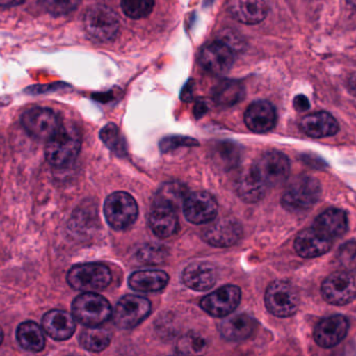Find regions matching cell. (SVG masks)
I'll return each instance as SVG.
<instances>
[{"instance_id":"cell-11","label":"cell","mask_w":356,"mask_h":356,"mask_svg":"<svg viewBox=\"0 0 356 356\" xmlns=\"http://www.w3.org/2000/svg\"><path fill=\"white\" fill-rule=\"evenodd\" d=\"M252 167L267 186L282 184L290 175V161L282 152H266Z\"/></svg>"},{"instance_id":"cell-31","label":"cell","mask_w":356,"mask_h":356,"mask_svg":"<svg viewBox=\"0 0 356 356\" xmlns=\"http://www.w3.org/2000/svg\"><path fill=\"white\" fill-rule=\"evenodd\" d=\"M188 188L179 181H170L161 186L156 193L154 202L168 205L177 209L184 205L188 197Z\"/></svg>"},{"instance_id":"cell-30","label":"cell","mask_w":356,"mask_h":356,"mask_svg":"<svg viewBox=\"0 0 356 356\" xmlns=\"http://www.w3.org/2000/svg\"><path fill=\"white\" fill-rule=\"evenodd\" d=\"M16 334L19 345L25 350L39 353L45 347L43 330L35 322H23L17 328Z\"/></svg>"},{"instance_id":"cell-37","label":"cell","mask_w":356,"mask_h":356,"mask_svg":"<svg viewBox=\"0 0 356 356\" xmlns=\"http://www.w3.org/2000/svg\"><path fill=\"white\" fill-rule=\"evenodd\" d=\"M46 10L54 16H63L73 12L81 3V0H43Z\"/></svg>"},{"instance_id":"cell-22","label":"cell","mask_w":356,"mask_h":356,"mask_svg":"<svg viewBox=\"0 0 356 356\" xmlns=\"http://www.w3.org/2000/svg\"><path fill=\"white\" fill-rule=\"evenodd\" d=\"M302 133L312 138L332 137L339 131L338 121L327 112H317L307 115L299 123Z\"/></svg>"},{"instance_id":"cell-35","label":"cell","mask_w":356,"mask_h":356,"mask_svg":"<svg viewBox=\"0 0 356 356\" xmlns=\"http://www.w3.org/2000/svg\"><path fill=\"white\" fill-rule=\"evenodd\" d=\"M154 0H121L123 13L131 19L147 17L154 10Z\"/></svg>"},{"instance_id":"cell-19","label":"cell","mask_w":356,"mask_h":356,"mask_svg":"<svg viewBox=\"0 0 356 356\" xmlns=\"http://www.w3.org/2000/svg\"><path fill=\"white\" fill-rule=\"evenodd\" d=\"M42 326L46 334L56 341H66L74 334V317L60 309H52L44 315Z\"/></svg>"},{"instance_id":"cell-20","label":"cell","mask_w":356,"mask_h":356,"mask_svg":"<svg viewBox=\"0 0 356 356\" xmlns=\"http://www.w3.org/2000/svg\"><path fill=\"white\" fill-rule=\"evenodd\" d=\"M217 282V271L211 264L196 261L191 264L182 273V282L198 292L209 290Z\"/></svg>"},{"instance_id":"cell-46","label":"cell","mask_w":356,"mask_h":356,"mask_svg":"<svg viewBox=\"0 0 356 356\" xmlns=\"http://www.w3.org/2000/svg\"><path fill=\"white\" fill-rule=\"evenodd\" d=\"M351 88H353V91H355L356 94V81L355 83H351Z\"/></svg>"},{"instance_id":"cell-12","label":"cell","mask_w":356,"mask_h":356,"mask_svg":"<svg viewBox=\"0 0 356 356\" xmlns=\"http://www.w3.org/2000/svg\"><path fill=\"white\" fill-rule=\"evenodd\" d=\"M241 290L236 286H224L215 292L203 297L201 309L213 317L230 315L240 305Z\"/></svg>"},{"instance_id":"cell-8","label":"cell","mask_w":356,"mask_h":356,"mask_svg":"<svg viewBox=\"0 0 356 356\" xmlns=\"http://www.w3.org/2000/svg\"><path fill=\"white\" fill-rule=\"evenodd\" d=\"M152 312L148 299L136 295H127L117 303L113 314L115 325L121 330H131L139 325Z\"/></svg>"},{"instance_id":"cell-2","label":"cell","mask_w":356,"mask_h":356,"mask_svg":"<svg viewBox=\"0 0 356 356\" xmlns=\"http://www.w3.org/2000/svg\"><path fill=\"white\" fill-rule=\"evenodd\" d=\"M319 180L309 175L297 177L286 186L282 197V207L293 213L312 209L321 196Z\"/></svg>"},{"instance_id":"cell-23","label":"cell","mask_w":356,"mask_h":356,"mask_svg":"<svg viewBox=\"0 0 356 356\" xmlns=\"http://www.w3.org/2000/svg\"><path fill=\"white\" fill-rule=\"evenodd\" d=\"M149 225L152 232L159 238L172 236L178 228L177 209L162 203L154 202L149 215Z\"/></svg>"},{"instance_id":"cell-5","label":"cell","mask_w":356,"mask_h":356,"mask_svg":"<svg viewBox=\"0 0 356 356\" xmlns=\"http://www.w3.org/2000/svg\"><path fill=\"white\" fill-rule=\"evenodd\" d=\"M104 216L114 229H125L135 223L139 213L137 201L129 193L115 192L106 199Z\"/></svg>"},{"instance_id":"cell-1","label":"cell","mask_w":356,"mask_h":356,"mask_svg":"<svg viewBox=\"0 0 356 356\" xmlns=\"http://www.w3.org/2000/svg\"><path fill=\"white\" fill-rule=\"evenodd\" d=\"M81 147V137L74 127H64L47 140L45 158L54 167H66L76 160Z\"/></svg>"},{"instance_id":"cell-3","label":"cell","mask_w":356,"mask_h":356,"mask_svg":"<svg viewBox=\"0 0 356 356\" xmlns=\"http://www.w3.org/2000/svg\"><path fill=\"white\" fill-rule=\"evenodd\" d=\"M73 317L88 327L106 323L112 317V307L102 295L86 292L79 295L72 303Z\"/></svg>"},{"instance_id":"cell-36","label":"cell","mask_w":356,"mask_h":356,"mask_svg":"<svg viewBox=\"0 0 356 356\" xmlns=\"http://www.w3.org/2000/svg\"><path fill=\"white\" fill-rule=\"evenodd\" d=\"M339 261L349 273H356V241H349L339 249Z\"/></svg>"},{"instance_id":"cell-16","label":"cell","mask_w":356,"mask_h":356,"mask_svg":"<svg viewBox=\"0 0 356 356\" xmlns=\"http://www.w3.org/2000/svg\"><path fill=\"white\" fill-rule=\"evenodd\" d=\"M242 236V225L232 219L219 220L203 232L205 242L216 247L234 246Z\"/></svg>"},{"instance_id":"cell-6","label":"cell","mask_w":356,"mask_h":356,"mask_svg":"<svg viewBox=\"0 0 356 356\" xmlns=\"http://www.w3.org/2000/svg\"><path fill=\"white\" fill-rule=\"evenodd\" d=\"M265 303L272 315L282 318L291 317L298 311V292L290 282L276 280L268 286Z\"/></svg>"},{"instance_id":"cell-17","label":"cell","mask_w":356,"mask_h":356,"mask_svg":"<svg viewBox=\"0 0 356 356\" xmlns=\"http://www.w3.org/2000/svg\"><path fill=\"white\" fill-rule=\"evenodd\" d=\"M245 123L253 133L265 134L275 127L277 121L275 108L266 100L253 102L245 112Z\"/></svg>"},{"instance_id":"cell-38","label":"cell","mask_w":356,"mask_h":356,"mask_svg":"<svg viewBox=\"0 0 356 356\" xmlns=\"http://www.w3.org/2000/svg\"><path fill=\"white\" fill-rule=\"evenodd\" d=\"M198 146V142L188 137H168L162 140L160 143L161 152L167 154L180 147H194Z\"/></svg>"},{"instance_id":"cell-34","label":"cell","mask_w":356,"mask_h":356,"mask_svg":"<svg viewBox=\"0 0 356 356\" xmlns=\"http://www.w3.org/2000/svg\"><path fill=\"white\" fill-rule=\"evenodd\" d=\"M100 139L115 154L119 156L127 154V143L121 136L118 127L114 123H108L102 129Z\"/></svg>"},{"instance_id":"cell-39","label":"cell","mask_w":356,"mask_h":356,"mask_svg":"<svg viewBox=\"0 0 356 356\" xmlns=\"http://www.w3.org/2000/svg\"><path fill=\"white\" fill-rule=\"evenodd\" d=\"M166 253L163 252L162 249L152 248L142 249L139 252V259L146 264H160L164 261Z\"/></svg>"},{"instance_id":"cell-28","label":"cell","mask_w":356,"mask_h":356,"mask_svg":"<svg viewBox=\"0 0 356 356\" xmlns=\"http://www.w3.org/2000/svg\"><path fill=\"white\" fill-rule=\"evenodd\" d=\"M211 161L218 168L232 170L240 164L242 148L232 141L218 142L211 152Z\"/></svg>"},{"instance_id":"cell-21","label":"cell","mask_w":356,"mask_h":356,"mask_svg":"<svg viewBox=\"0 0 356 356\" xmlns=\"http://www.w3.org/2000/svg\"><path fill=\"white\" fill-rule=\"evenodd\" d=\"M227 6L232 17L245 24L261 22L269 10L266 0H228Z\"/></svg>"},{"instance_id":"cell-33","label":"cell","mask_w":356,"mask_h":356,"mask_svg":"<svg viewBox=\"0 0 356 356\" xmlns=\"http://www.w3.org/2000/svg\"><path fill=\"white\" fill-rule=\"evenodd\" d=\"M207 351V341L194 332L184 334L177 343V353L179 356H204Z\"/></svg>"},{"instance_id":"cell-42","label":"cell","mask_w":356,"mask_h":356,"mask_svg":"<svg viewBox=\"0 0 356 356\" xmlns=\"http://www.w3.org/2000/svg\"><path fill=\"white\" fill-rule=\"evenodd\" d=\"M207 110V104H205V102H198L194 108V115L196 116V118H200V117H202L203 115L205 114Z\"/></svg>"},{"instance_id":"cell-43","label":"cell","mask_w":356,"mask_h":356,"mask_svg":"<svg viewBox=\"0 0 356 356\" xmlns=\"http://www.w3.org/2000/svg\"><path fill=\"white\" fill-rule=\"evenodd\" d=\"M25 0H0V6L10 8V6H19Z\"/></svg>"},{"instance_id":"cell-45","label":"cell","mask_w":356,"mask_h":356,"mask_svg":"<svg viewBox=\"0 0 356 356\" xmlns=\"http://www.w3.org/2000/svg\"><path fill=\"white\" fill-rule=\"evenodd\" d=\"M2 341H3V332H2L1 327H0V345L2 344Z\"/></svg>"},{"instance_id":"cell-29","label":"cell","mask_w":356,"mask_h":356,"mask_svg":"<svg viewBox=\"0 0 356 356\" xmlns=\"http://www.w3.org/2000/svg\"><path fill=\"white\" fill-rule=\"evenodd\" d=\"M245 88L242 83L232 79L220 81L213 90V99L217 106L230 108L244 98Z\"/></svg>"},{"instance_id":"cell-40","label":"cell","mask_w":356,"mask_h":356,"mask_svg":"<svg viewBox=\"0 0 356 356\" xmlns=\"http://www.w3.org/2000/svg\"><path fill=\"white\" fill-rule=\"evenodd\" d=\"M293 104H294L295 110L298 111V112H305V111H309V108H311L309 99L305 95H297L294 98Z\"/></svg>"},{"instance_id":"cell-13","label":"cell","mask_w":356,"mask_h":356,"mask_svg":"<svg viewBox=\"0 0 356 356\" xmlns=\"http://www.w3.org/2000/svg\"><path fill=\"white\" fill-rule=\"evenodd\" d=\"M184 216L191 223L205 224L213 221L218 213V202L215 197L204 191L188 194L184 201Z\"/></svg>"},{"instance_id":"cell-14","label":"cell","mask_w":356,"mask_h":356,"mask_svg":"<svg viewBox=\"0 0 356 356\" xmlns=\"http://www.w3.org/2000/svg\"><path fill=\"white\" fill-rule=\"evenodd\" d=\"M199 62L211 74H225L234 65V50L222 41L213 42L201 50Z\"/></svg>"},{"instance_id":"cell-10","label":"cell","mask_w":356,"mask_h":356,"mask_svg":"<svg viewBox=\"0 0 356 356\" xmlns=\"http://www.w3.org/2000/svg\"><path fill=\"white\" fill-rule=\"evenodd\" d=\"M321 292L330 305H348L356 298L355 277L347 271L334 272L324 280Z\"/></svg>"},{"instance_id":"cell-32","label":"cell","mask_w":356,"mask_h":356,"mask_svg":"<svg viewBox=\"0 0 356 356\" xmlns=\"http://www.w3.org/2000/svg\"><path fill=\"white\" fill-rule=\"evenodd\" d=\"M112 341V336L108 330L99 326L88 327L81 332L79 342L81 346L92 353H100L108 348Z\"/></svg>"},{"instance_id":"cell-25","label":"cell","mask_w":356,"mask_h":356,"mask_svg":"<svg viewBox=\"0 0 356 356\" xmlns=\"http://www.w3.org/2000/svg\"><path fill=\"white\" fill-rule=\"evenodd\" d=\"M257 326V321L252 317L247 314H238L222 321L219 330L225 340L240 342L250 338Z\"/></svg>"},{"instance_id":"cell-26","label":"cell","mask_w":356,"mask_h":356,"mask_svg":"<svg viewBox=\"0 0 356 356\" xmlns=\"http://www.w3.org/2000/svg\"><path fill=\"white\" fill-rule=\"evenodd\" d=\"M236 194L247 203H255L265 196L267 186L259 177L253 167L241 173L236 184Z\"/></svg>"},{"instance_id":"cell-27","label":"cell","mask_w":356,"mask_h":356,"mask_svg":"<svg viewBox=\"0 0 356 356\" xmlns=\"http://www.w3.org/2000/svg\"><path fill=\"white\" fill-rule=\"evenodd\" d=\"M169 282V275L160 270H143L131 274L129 284L133 290L143 293H156L164 290Z\"/></svg>"},{"instance_id":"cell-15","label":"cell","mask_w":356,"mask_h":356,"mask_svg":"<svg viewBox=\"0 0 356 356\" xmlns=\"http://www.w3.org/2000/svg\"><path fill=\"white\" fill-rule=\"evenodd\" d=\"M349 322L344 316L337 315L322 320L314 332V339L320 347L332 348L340 344L348 334Z\"/></svg>"},{"instance_id":"cell-44","label":"cell","mask_w":356,"mask_h":356,"mask_svg":"<svg viewBox=\"0 0 356 356\" xmlns=\"http://www.w3.org/2000/svg\"><path fill=\"white\" fill-rule=\"evenodd\" d=\"M347 1H348L349 4H350V6H353V8H355L356 10V0H347Z\"/></svg>"},{"instance_id":"cell-41","label":"cell","mask_w":356,"mask_h":356,"mask_svg":"<svg viewBox=\"0 0 356 356\" xmlns=\"http://www.w3.org/2000/svg\"><path fill=\"white\" fill-rule=\"evenodd\" d=\"M193 89H194V87H193L192 81H188V83L184 86V90H182V100H184V102H190V100H192Z\"/></svg>"},{"instance_id":"cell-18","label":"cell","mask_w":356,"mask_h":356,"mask_svg":"<svg viewBox=\"0 0 356 356\" xmlns=\"http://www.w3.org/2000/svg\"><path fill=\"white\" fill-rule=\"evenodd\" d=\"M334 241L311 227L299 232L295 240L294 247L296 252L305 259H314L321 257L330 250Z\"/></svg>"},{"instance_id":"cell-24","label":"cell","mask_w":356,"mask_h":356,"mask_svg":"<svg viewBox=\"0 0 356 356\" xmlns=\"http://www.w3.org/2000/svg\"><path fill=\"white\" fill-rule=\"evenodd\" d=\"M314 228L330 240L340 238L348 230V217L343 209H328L314 222Z\"/></svg>"},{"instance_id":"cell-7","label":"cell","mask_w":356,"mask_h":356,"mask_svg":"<svg viewBox=\"0 0 356 356\" xmlns=\"http://www.w3.org/2000/svg\"><path fill=\"white\" fill-rule=\"evenodd\" d=\"M86 31L92 39L108 42L116 37L119 19L116 13L106 6H94L88 10L83 18Z\"/></svg>"},{"instance_id":"cell-9","label":"cell","mask_w":356,"mask_h":356,"mask_svg":"<svg viewBox=\"0 0 356 356\" xmlns=\"http://www.w3.org/2000/svg\"><path fill=\"white\" fill-rule=\"evenodd\" d=\"M21 123L29 135L43 140H49L63 125L56 112L41 106L27 110L21 117Z\"/></svg>"},{"instance_id":"cell-4","label":"cell","mask_w":356,"mask_h":356,"mask_svg":"<svg viewBox=\"0 0 356 356\" xmlns=\"http://www.w3.org/2000/svg\"><path fill=\"white\" fill-rule=\"evenodd\" d=\"M67 282L75 290L95 292L110 286L112 273L104 264H79L69 270Z\"/></svg>"}]
</instances>
